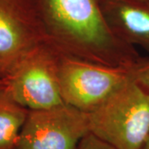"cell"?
Wrapping results in <instances>:
<instances>
[{
	"label": "cell",
	"mask_w": 149,
	"mask_h": 149,
	"mask_svg": "<svg viewBox=\"0 0 149 149\" xmlns=\"http://www.w3.org/2000/svg\"><path fill=\"white\" fill-rule=\"evenodd\" d=\"M88 116L99 139L117 149H142L149 139V92L133 78Z\"/></svg>",
	"instance_id": "cell-2"
},
{
	"label": "cell",
	"mask_w": 149,
	"mask_h": 149,
	"mask_svg": "<svg viewBox=\"0 0 149 149\" xmlns=\"http://www.w3.org/2000/svg\"><path fill=\"white\" fill-rule=\"evenodd\" d=\"M47 41L70 57L133 69L144 59L112 32L99 0H37Z\"/></svg>",
	"instance_id": "cell-1"
},
{
	"label": "cell",
	"mask_w": 149,
	"mask_h": 149,
	"mask_svg": "<svg viewBox=\"0 0 149 149\" xmlns=\"http://www.w3.org/2000/svg\"><path fill=\"white\" fill-rule=\"evenodd\" d=\"M134 80L149 92V58H145L133 70Z\"/></svg>",
	"instance_id": "cell-10"
},
{
	"label": "cell",
	"mask_w": 149,
	"mask_h": 149,
	"mask_svg": "<svg viewBox=\"0 0 149 149\" xmlns=\"http://www.w3.org/2000/svg\"><path fill=\"white\" fill-rule=\"evenodd\" d=\"M61 56L48 41L42 43L7 79V91L29 110L47 109L65 104L59 82Z\"/></svg>",
	"instance_id": "cell-4"
},
{
	"label": "cell",
	"mask_w": 149,
	"mask_h": 149,
	"mask_svg": "<svg viewBox=\"0 0 149 149\" xmlns=\"http://www.w3.org/2000/svg\"><path fill=\"white\" fill-rule=\"evenodd\" d=\"M88 133V113L70 104L29 110L16 149H76Z\"/></svg>",
	"instance_id": "cell-6"
},
{
	"label": "cell",
	"mask_w": 149,
	"mask_h": 149,
	"mask_svg": "<svg viewBox=\"0 0 149 149\" xmlns=\"http://www.w3.org/2000/svg\"><path fill=\"white\" fill-rule=\"evenodd\" d=\"M133 69L111 67L62 55L59 82L65 104L90 113L133 79Z\"/></svg>",
	"instance_id": "cell-3"
},
{
	"label": "cell",
	"mask_w": 149,
	"mask_h": 149,
	"mask_svg": "<svg viewBox=\"0 0 149 149\" xmlns=\"http://www.w3.org/2000/svg\"><path fill=\"white\" fill-rule=\"evenodd\" d=\"M7 86H8L7 80L0 79V92H1V91H5L6 89H7Z\"/></svg>",
	"instance_id": "cell-11"
},
{
	"label": "cell",
	"mask_w": 149,
	"mask_h": 149,
	"mask_svg": "<svg viewBox=\"0 0 149 149\" xmlns=\"http://www.w3.org/2000/svg\"><path fill=\"white\" fill-rule=\"evenodd\" d=\"M111 31L123 42L149 52V1L99 0Z\"/></svg>",
	"instance_id": "cell-7"
},
{
	"label": "cell",
	"mask_w": 149,
	"mask_h": 149,
	"mask_svg": "<svg viewBox=\"0 0 149 149\" xmlns=\"http://www.w3.org/2000/svg\"><path fill=\"white\" fill-rule=\"evenodd\" d=\"M28 112L7 90L0 92V149H16Z\"/></svg>",
	"instance_id": "cell-8"
},
{
	"label": "cell",
	"mask_w": 149,
	"mask_h": 149,
	"mask_svg": "<svg viewBox=\"0 0 149 149\" xmlns=\"http://www.w3.org/2000/svg\"><path fill=\"white\" fill-rule=\"evenodd\" d=\"M148 1H149V0H148Z\"/></svg>",
	"instance_id": "cell-13"
},
{
	"label": "cell",
	"mask_w": 149,
	"mask_h": 149,
	"mask_svg": "<svg viewBox=\"0 0 149 149\" xmlns=\"http://www.w3.org/2000/svg\"><path fill=\"white\" fill-rule=\"evenodd\" d=\"M47 41L37 0H0V79Z\"/></svg>",
	"instance_id": "cell-5"
},
{
	"label": "cell",
	"mask_w": 149,
	"mask_h": 149,
	"mask_svg": "<svg viewBox=\"0 0 149 149\" xmlns=\"http://www.w3.org/2000/svg\"><path fill=\"white\" fill-rule=\"evenodd\" d=\"M76 149H117L109 143L103 141L94 135L93 133H88L81 139Z\"/></svg>",
	"instance_id": "cell-9"
},
{
	"label": "cell",
	"mask_w": 149,
	"mask_h": 149,
	"mask_svg": "<svg viewBox=\"0 0 149 149\" xmlns=\"http://www.w3.org/2000/svg\"><path fill=\"white\" fill-rule=\"evenodd\" d=\"M142 149H149V139H148V141L146 143V144L144 145L143 148Z\"/></svg>",
	"instance_id": "cell-12"
}]
</instances>
